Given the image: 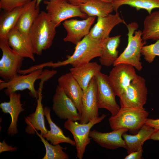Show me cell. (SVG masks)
<instances>
[{
  "instance_id": "1",
  "label": "cell",
  "mask_w": 159,
  "mask_h": 159,
  "mask_svg": "<svg viewBox=\"0 0 159 159\" xmlns=\"http://www.w3.org/2000/svg\"><path fill=\"white\" fill-rule=\"evenodd\" d=\"M105 39L101 41L95 39L89 33L76 45L74 53L71 56H67L66 59L56 63L50 61L44 63L43 66L54 68L70 64L74 67L86 64L101 56Z\"/></svg>"
},
{
  "instance_id": "2",
  "label": "cell",
  "mask_w": 159,
  "mask_h": 159,
  "mask_svg": "<svg viewBox=\"0 0 159 159\" xmlns=\"http://www.w3.org/2000/svg\"><path fill=\"white\" fill-rule=\"evenodd\" d=\"M57 26L51 20L47 12L40 11L29 32L35 54L41 55L43 50L51 47Z\"/></svg>"
},
{
  "instance_id": "3",
  "label": "cell",
  "mask_w": 159,
  "mask_h": 159,
  "mask_svg": "<svg viewBox=\"0 0 159 159\" xmlns=\"http://www.w3.org/2000/svg\"><path fill=\"white\" fill-rule=\"evenodd\" d=\"M128 30V43L127 47L114 62V66L120 64H126L134 67L137 70L143 69L140 62L141 50L147 43L146 41L143 40L142 31L135 30L139 25L135 22H132L126 24Z\"/></svg>"
},
{
  "instance_id": "4",
  "label": "cell",
  "mask_w": 159,
  "mask_h": 159,
  "mask_svg": "<svg viewBox=\"0 0 159 159\" xmlns=\"http://www.w3.org/2000/svg\"><path fill=\"white\" fill-rule=\"evenodd\" d=\"M149 114L144 107H120L115 115L109 118V122L112 130L127 128L134 135L145 124Z\"/></svg>"
},
{
  "instance_id": "5",
  "label": "cell",
  "mask_w": 159,
  "mask_h": 159,
  "mask_svg": "<svg viewBox=\"0 0 159 159\" xmlns=\"http://www.w3.org/2000/svg\"><path fill=\"white\" fill-rule=\"evenodd\" d=\"M53 70H44L40 68L33 71L26 75L19 74L11 80L1 81L0 83V90L5 89L4 92L6 95L18 90L28 89L29 91L30 96L37 99L38 92L34 88V84L36 80L41 79L44 77L50 75L53 72Z\"/></svg>"
},
{
  "instance_id": "6",
  "label": "cell",
  "mask_w": 159,
  "mask_h": 159,
  "mask_svg": "<svg viewBox=\"0 0 159 159\" xmlns=\"http://www.w3.org/2000/svg\"><path fill=\"white\" fill-rule=\"evenodd\" d=\"M107 115L102 114L86 124H81L70 120H67L64 124V128L72 134L76 143L77 157L82 159L87 145L92 138L89 136L90 130L95 125L101 122Z\"/></svg>"
},
{
  "instance_id": "7",
  "label": "cell",
  "mask_w": 159,
  "mask_h": 159,
  "mask_svg": "<svg viewBox=\"0 0 159 159\" xmlns=\"http://www.w3.org/2000/svg\"><path fill=\"white\" fill-rule=\"evenodd\" d=\"M0 48L2 52L0 60V77L8 81L19 75L24 58L9 45L6 37L0 38Z\"/></svg>"
},
{
  "instance_id": "8",
  "label": "cell",
  "mask_w": 159,
  "mask_h": 159,
  "mask_svg": "<svg viewBox=\"0 0 159 159\" xmlns=\"http://www.w3.org/2000/svg\"><path fill=\"white\" fill-rule=\"evenodd\" d=\"M147 94L145 80L137 75L119 97L120 107H143L146 102Z\"/></svg>"
},
{
  "instance_id": "9",
  "label": "cell",
  "mask_w": 159,
  "mask_h": 159,
  "mask_svg": "<svg viewBox=\"0 0 159 159\" xmlns=\"http://www.w3.org/2000/svg\"><path fill=\"white\" fill-rule=\"evenodd\" d=\"M43 2L51 20L57 26L69 18L78 17L86 19L88 17L81 11L80 6H74L67 0H46Z\"/></svg>"
},
{
  "instance_id": "10",
  "label": "cell",
  "mask_w": 159,
  "mask_h": 159,
  "mask_svg": "<svg viewBox=\"0 0 159 159\" xmlns=\"http://www.w3.org/2000/svg\"><path fill=\"white\" fill-rule=\"evenodd\" d=\"M95 77L99 109H106L110 112L111 116H115L119 111L120 107L116 101V95L109 82L108 75L100 72L96 74Z\"/></svg>"
},
{
  "instance_id": "11",
  "label": "cell",
  "mask_w": 159,
  "mask_h": 159,
  "mask_svg": "<svg viewBox=\"0 0 159 159\" xmlns=\"http://www.w3.org/2000/svg\"><path fill=\"white\" fill-rule=\"evenodd\" d=\"M135 69L130 64H120L110 72L109 80L116 96L119 97L136 77Z\"/></svg>"
},
{
  "instance_id": "12",
  "label": "cell",
  "mask_w": 159,
  "mask_h": 159,
  "mask_svg": "<svg viewBox=\"0 0 159 159\" xmlns=\"http://www.w3.org/2000/svg\"><path fill=\"white\" fill-rule=\"evenodd\" d=\"M52 101V110L60 119L74 121L80 120L81 115L74 103L58 85Z\"/></svg>"
},
{
  "instance_id": "13",
  "label": "cell",
  "mask_w": 159,
  "mask_h": 159,
  "mask_svg": "<svg viewBox=\"0 0 159 159\" xmlns=\"http://www.w3.org/2000/svg\"><path fill=\"white\" fill-rule=\"evenodd\" d=\"M83 92L80 123L86 124L93 119L99 117L97 86L95 76L92 78L87 88Z\"/></svg>"
},
{
  "instance_id": "14",
  "label": "cell",
  "mask_w": 159,
  "mask_h": 159,
  "mask_svg": "<svg viewBox=\"0 0 159 159\" xmlns=\"http://www.w3.org/2000/svg\"><path fill=\"white\" fill-rule=\"evenodd\" d=\"M95 19V16H88L82 20L73 19L65 20L62 24L67 34L63 41L76 45L82 38L89 34Z\"/></svg>"
},
{
  "instance_id": "15",
  "label": "cell",
  "mask_w": 159,
  "mask_h": 159,
  "mask_svg": "<svg viewBox=\"0 0 159 159\" xmlns=\"http://www.w3.org/2000/svg\"><path fill=\"white\" fill-rule=\"evenodd\" d=\"M128 131L127 129L125 128L107 132H102L94 130L90 131L89 136L102 147L112 150L120 148L126 149L125 141L122 137L123 134Z\"/></svg>"
},
{
  "instance_id": "16",
  "label": "cell",
  "mask_w": 159,
  "mask_h": 159,
  "mask_svg": "<svg viewBox=\"0 0 159 159\" xmlns=\"http://www.w3.org/2000/svg\"><path fill=\"white\" fill-rule=\"evenodd\" d=\"M6 38L10 47L21 56L35 61L33 47L29 36L21 34L15 27L9 32Z\"/></svg>"
},
{
  "instance_id": "17",
  "label": "cell",
  "mask_w": 159,
  "mask_h": 159,
  "mask_svg": "<svg viewBox=\"0 0 159 159\" xmlns=\"http://www.w3.org/2000/svg\"><path fill=\"white\" fill-rule=\"evenodd\" d=\"M122 23L126 24L118 11L115 14L97 17V22L90 30L89 34L95 39L104 40L109 37L110 32L115 26Z\"/></svg>"
},
{
  "instance_id": "18",
  "label": "cell",
  "mask_w": 159,
  "mask_h": 159,
  "mask_svg": "<svg viewBox=\"0 0 159 159\" xmlns=\"http://www.w3.org/2000/svg\"><path fill=\"white\" fill-rule=\"evenodd\" d=\"M43 86V84H39L38 90V98L37 99V104L35 112L24 118L25 122L27 125L25 131L29 135H34L36 131L40 130V134L42 136L47 132L48 130L45 126L44 115L42 102Z\"/></svg>"
},
{
  "instance_id": "19",
  "label": "cell",
  "mask_w": 159,
  "mask_h": 159,
  "mask_svg": "<svg viewBox=\"0 0 159 159\" xmlns=\"http://www.w3.org/2000/svg\"><path fill=\"white\" fill-rule=\"evenodd\" d=\"M58 82V85L72 100L81 115L83 92L78 83L70 72L59 77Z\"/></svg>"
},
{
  "instance_id": "20",
  "label": "cell",
  "mask_w": 159,
  "mask_h": 159,
  "mask_svg": "<svg viewBox=\"0 0 159 159\" xmlns=\"http://www.w3.org/2000/svg\"><path fill=\"white\" fill-rule=\"evenodd\" d=\"M8 96L9 101L1 103L0 107L2 112L10 115L11 120L7 130V134L9 135L13 136L18 132L17 122L19 114L24 110L22 107L24 103H21V95L20 93L12 92Z\"/></svg>"
},
{
  "instance_id": "21",
  "label": "cell",
  "mask_w": 159,
  "mask_h": 159,
  "mask_svg": "<svg viewBox=\"0 0 159 159\" xmlns=\"http://www.w3.org/2000/svg\"><path fill=\"white\" fill-rule=\"evenodd\" d=\"M102 67L96 62H90L77 67H72L70 72L78 83L83 90L88 87L92 78L98 72H101Z\"/></svg>"
},
{
  "instance_id": "22",
  "label": "cell",
  "mask_w": 159,
  "mask_h": 159,
  "mask_svg": "<svg viewBox=\"0 0 159 159\" xmlns=\"http://www.w3.org/2000/svg\"><path fill=\"white\" fill-rule=\"evenodd\" d=\"M24 6L15 27L23 34L29 36L30 29L40 12V8L36 7V0H32Z\"/></svg>"
},
{
  "instance_id": "23",
  "label": "cell",
  "mask_w": 159,
  "mask_h": 159,
  "mask_svg": "<svg viewBox=\"0 0 159 159\" xmlns=\"http://www.w3.org/2000/svg\"><path fill=\"white\" fill-rule=\"evenodd\" d=\"M156 130L145 124L136 134L131 135L124 133L122 135L126 146L128 154L136 151L143 147L145 141L150 139L151 137Z\"/></svg>"
},
{
  "instance_id": "24",
  "label": "cell",
  "mask_w": 159,
  "mask_h": 159,
  "mask_svg": "<svg viewBox=\"0 0 159 159\" xmlns=\"http://www.w3.org/2000/svg\"><path fill=\"white\" fill-rule=\"evenodd\" d=\"M50 109L48 107L43 108L44 115L49 124L50 130L44 134L42 136L47 141L50 142L53 145H56L61 143H66L72 146H76L74 140H72L69 137L65 136L62 130L57 126L52 120L50 116Z\"/></svg>"
},
{
  "instance_id": "25",
  "label": "cell",
  "mask_w": 159,
  "mask_h": 159,
  "mask_svg": "<svg viewBox=\"0 0 159 159\" xmlns=\"http://www.w3.org/2000/svg\"><path fill=\"white\" fill-rule=\"evenodd\" d=\"M121 37L120 35H117L105 39L102 54L99 58L102 65L107 67L111 66L118 57L119 52L117 49L120 43Z\"/></svg>"
},
{
  "instance_id": "26",
  "label": "cell",
  "mask_w": 159,
  "mask_h": 159,
  "mask_svg": "<svg viewBox=\"0 0 159 159\" xmlns=\"http://www.w3.org/2000/svg\"><path fill=\"white\" fill-rule=\"evenodd\" d=\"M80 7L81 11L88 16H105L114 11L112 3L101 0H88Z\"/></svg>"
},
{
  "instance_id": "27",
  "label": "cell",
  "mask_w": 159,
  "mask_h": 159,
  "mask_svg": "<svg viewBox=\"0 0 159 159\" xmlns=\"http://www.w3.org/2000/svg\"><path fill=\"white\" fill-rule=\"evenodd\" d=\"M142 37L143 40H159V11L149 14L143 21Z\"/></svg>"
},
{
  "instance_id": "28",
  "label": "cell",
  "mask_w": 159,
  "mask_h": 159,
  "mask_svg": "<svg viewBox=\"0 0 159 159\" xmlns=\"http://www.w3.org/2000/svg\"><path fill=\"white\" fill-rule=\"evenodd\" d=\"M24 6L10 11H4L0 15V38L6 37L9 32L14 28L24 9Z\"/></svg>"
},
{
  "instance_id": "29",
  "label": "cell",
  "mask_w": 159,
  "mask_h": 159,
  "mask_svg": "<svg viewBox=\"0 0 159 159\" xmlns=\"http://www.w3.org/2000/svg\"><path fill=\"white\" fill-rule=\"evenodd\" d=\"M112 3L116 12L118 11L119 7L123 5L134 7L137 11L145 9L149 14L153 9L159 8V0H113Z\"/></svg>"
},
{
  "instance_id": "30",
  "label": "cell",
  "mask_w": 159,
  "mask_h": 159,
  "mask_svg": "<svg viewBox=\"0 0 159 159\" xmlns=\"http://www.w3.org/2000/svg\"><path fill=\"white\" fill-rule=\"evenodd\" d=\"M37 135L39 137L41 141L44 144L46 149V153L42 159H68V155L64 152L63 150L66 149L59 144L52 145L47 140L45 139L42 135L36 132Z\"/></svg>"
},
{
  "instance_id": "31",
  "label": "cell",
  "mask_w": 159,
  "mask_h": 159,
  "mask_svg": "<svg viewBox=\"0 0 159 159\" xmlns=\"http://www.w3.org/2000/svg\"><path fill=\"white\" fill-rule=\"evenodd\" d=\"M141 52L146 61L149 63L152 62L156 56H159V40L154 44L144 46Z\"/></svg>"
},
{
  "instance_id": "32",
  "label": "cell",
  "mask_w": 159,
  "mask_h": 159,
  "mask_svg": "<svg viewBox=\"0 0 159 159\" xmlns=\"http://www.w3.org/2000/svg\"><path fill=\"white\" fill-rule=\"evenodd\" d=\"M32 0H0V8L4 11H10L25 5Z\"/></svg>"
},
{
  "instance_id": "33",
  "label": "cell",
  "mask_w": 159,
  "mask_h": 159,
  "mask_svg": "<svg viewBox=\"0 0 159 159\" xmlns=\"http://www.w3.org/2000/svg\"><path fill=\"white\" fill-rule=\"evenodd\" d=\"M143 150L142 147L138 150L128 154L124 158L125 159H141Z\"/></svg>"
},
{
  "instance_id": "34",
  "label": "cell",
  "mask_w": 159,
  "mask_h": 159,
  "mask_svg": "<svg viewBox=\"0 0 159 159\" xmlns=\"http://www.w3.org/2000/svg\"><path fill=\"white\" fill-rule=\"evenodd\" d=\"M16 147L8 145L4 140L2 142H0V153L7 151H15L17 149Z\"/></svg>"
},
{
  "instance_id": "35",
  "label": "cell",
  "mask_w": 159,
  "mask_h": 159,
  "mask_svg": "<svg viewBox=\"0 0 159 159\" xmlns=\"http://www.w3.org/2000/svg\"><path fill=\"white\" fill-rule=\"evenodd\" d=\"M145 124L155 130H159V119H154L148 118Z\"/></svg>"
},
{
  "instance_id": "36",
  "label": "cell",
  "mask_w": 159,
  "mask_h": 159,
  "mask_svg": "<svg viewBox=\"0 0 159 159\" xmlns=\"http://www.w3.org/2000/svg\"><path fill=\"white\" fill-rule=\"evenodd\" d=\"M71 4L77 6H80L81 5L87 2L88 0H67Z\"/></svg>"
},
{
  "instance_id": "37",
  "label": "cell",
  "mask_w": 159,
  "mask_h": 159,
  "mask_svg": "<svg viewBox=\"0 0 159 159\" xmlns=\"http://www.w3.org/2000/svg\"><path fill=\"white\" fill-rule=\"evenodd\" d=\"M150 139L155 140L159 141V130H156L152 135Z\"/></svg>"
},
{
  "instance_id": "38",
  "label": "cell",
  "mask_w": 159,
  "mask_h": 159,
  "mask_svg": "<svg viewBox=\"0 0 159 159\" xmlns=\"http://www.w3.org/2000/svg\"><path fill=\"white\" fill-rule=\"evenodd\" d=\"M42 0H36V7L37 8H39V5L41 1Z\"/></svg>"
},
{
  "instance_id": "39",
  "label": "cell",
  "mask_w": 159,
  "mask_h": 159,
  "mask_svg": "<svg viewBox=\"0 0 159 159\" xmlns=\"http://www.w3.org/2000/svg\"><path fill=\"white\" fill-rule=\"evenodd\" d=\"M106 2L112 3L113 0H101Z\"/></svg>"
}]
</instances>
